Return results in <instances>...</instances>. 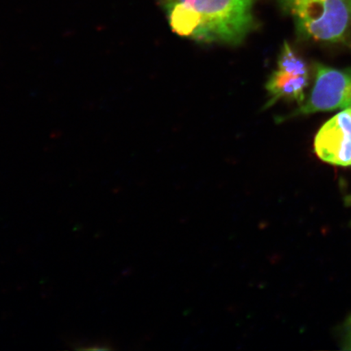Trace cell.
I'll list each match as a JSON object with an SVG mask.
<instances>
[{"label": "cell", "mask_w": 351, "mask_h": 351, "mask_svg": "<svg viewBox=\"0 0 351 351\" xmlns=\"http://www.w3.org/2000/svg\"><path fill=\"white\" fill-rule=\"evenodd\" d=\"M258 0H157L173 32L202 43L239 45L257 27Z\"/></svg>", "instance_id": "cell-1"}, {"label": "cell", "mask_w": 351, "mask_h": 351, "mask_svg": "<svg viewBox=\"0 0 351 351\" xmlns=\"http://www.w3.org/2000/svg\"><path fill=\"white\" fill-rule=\"evenodd\" d=\"M291 16L300 36L315 41L344 43L351 24L348 0H276Z\"/></svg>", "instance_id": "cell-2"}, {"label": "cell", "mask_w": 351, "mask_h": 351, "mask_svg": "<svg viewBox=\"0 0 351 351\" xmlns=\"http://www.w3.org/2000/svg\"><path fill=\"white\" fill-rule=\"evenodd\" d=\"M351 108V69H337L318 64L308 99L289 117Z\"/></svg>", "instance_id": "cell-3"}, {"label": "cell", "mask_w": 351, "mask_h": 351, "mask_svg": "<svg viewBox=\"0 0 351 351\" xmlns=\"http://www.w3.org/2000/svg\"><path fill=\"white\" fill-rule=\"evenodd\" d=\"M314 147L322 161L336 166H351V108L342 110L320 128Z\"/></svg>", "instance_id": "cell-4"}, {"label": "cell", "mask_w": 351, "mask_h": 351, "mask_svg": "<svg viewBox=\"0 0 351 351\" xmlns=\"http://www.w3.org/2000/svg\"><path fill=\"white\" fill-rule=\"evenodd\" d=\"M308 86V76H295L278 69L271 73L266 84L269 95L265 108L273 106L280 99L296 101L302 104L305 99V90Z\"/></svg>", "instance_id": "cell-5"}, {"label": "cell", "mask_w": 351, "mask_h": 351, "mask_svg": "<svg viewBox=\"0 0 351 351\" xmlns=\"http://www.w3.org/2000/svg\"><path fill=\"white\" fill-rule=\"evenodd\" d=\"M280 71L295 76H308V69L304 59L293 51L288 43H285L278 61Z\"/></svg>", "instance_id": "cell-6"}, {"label": "cell", "mask_w": 351, "mask_h": 351, "mask_svg": "<svg viewBox=\"0 0 351 351\" xmlns=\"http://www.w3.org/2000/svg\"><path fill=\"white\" fill-rule=\"evenodd\" d=\"M341 346L342 349L351 350V317L346 320L345 324Z\"/></svg>", "instance_id": "cell-7"}, {"label": "cell", "mask_w": 351, "mask_h": 351, "mask_svg": "<svg viewBox=\"0 0 351 351\" xmlns=\"http://www.w3.org/2000/svg\"><path fill=\"white\" fill-rule=\"evenodd\" d=\"M348 6H349V10H350V21H351V0H348Z\"/></svg>", "instance_id": "cell-8"}]
</instances>
